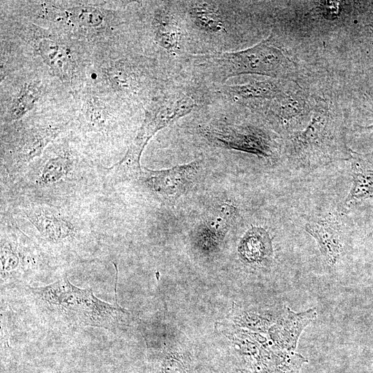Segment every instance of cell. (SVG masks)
<instances>
[{"mask_svg": "<svg viewBox=\"0 0 373 373\" xmlns=\"http://www.w3.org/2000/svg\"><path fill=\"white\" fill-rule=\"evenodd\" d=\"M110 200L90 204L55 205L20 198L1 199L19 228L60 271L99 261L108 242Z\"/></svg>", "mask_w": 373, "mask_h": 373, "instance_id": "obj_1", "label": "cell"}, {"mask_svg": "<svg viewBox=\"0 0 373 373\" xmlns=\"http://www.w3.org/2000/svg\"><path fill=\"white\" fill-rule=\"evenodd\" d=\"M104 168L68 131L52 142L10 184L1 199L20 198L55 205L93 203L108 196Z\"/></svg>", "mask_w": 373, "mask_h": 373, "instance_id": "obj_2", "label": "cell"}, {"mask_svg": "<svg viewBox=\"0 0 373 373\" xmlns=\"http://www.w3.org/2000/svg\"><path fill=\"white\" fill-rule=\"evenodd\" d=\"M1 297L46 327L64 332L93 327L116 333L132 319L129 311L99 298L91 288L74 285L66 271L49 283L25 286Z\"/></svg>", "mask_w": 373, "mask_h": 373, "instance_id": "obj_3", "label": "cell"}, {"mask_svg": "<svg viewBox=\"0 0 373 373\" xmlns=\"http://www.w3.org/2000/svg\"><path fill=\"white\" fill-rule=\"evenodd\" d=\"M352 151L346 143L343 121L321 97L316 99L308 124L288 135L285 146L290 164L307 171L349 160Z\"/></svg>", "mask_w": 373, "mask_h": 373, "instance_id": "obj_4", "label": "cell"}, {"mask_svg": "<svg viewBox=\"0 0 373 373\" xmlns=\"http://www.w3.org/2000/svg\"><path fill=\"white\" fill-rule=\"evenodd\" d=\"M1 296L23 287L57 279L66 271L54 268L36 243L8 211H0Z\"/></svg>", "mask_w": 373, "mask_h": 373, "instance_id": "obj_5", "label": "cell"}, {"mask_svg": "<svg viewBox=\"0 0 373 373\" xmlns=\"http://www.w3.org/2000/svg\"><path fill=\"white\" fill-rule=\"evenodd\" d=\"M69 121L41 120L6 124L1 133V186L11 183L32 161L61 135Z\"/></svg>", "mask_w": 373, "mask_h": 373, "instance_id": "obj_6", "label": "cell"}, {"mask_svg": "<svg viewBox=\"0 0 373 373\" xmlns=\"http://www.w3.org/2000/svg\"><path fill=\"white\" fill-rule=\"evenodd\" d=\"M195 58L200 66L209 68L220 81L240 75L256 74L272 79L288 77L293 63L272 42V36L245 50L218 52Z\"/></svg>", "mask_w": 373, "mask_h": 373, "instance_id": "obj_7", "label": "cell"}, {"mask_svg": "<svg viewBox=\"0 0 373 373\" xmlns=\"http://www.w3.org/2000/svg\"><path fill=\"white\" fill-rule=\"evenodd\" d=\"M205 137L226 149L256 155L274 160L278 144L268 131L253 126L214 124L204 129Z\"/></svg>", "mask_w": 373, "mask_h": 373, "instance_id": "obj_8", "label": "cell"}, {"mask_svg": "<svg viewBox=\"0 0 373 373\" xmlns=\"http://www.w3.org/2000/svg\"><path fill=\"white\" fill-rule=\"evenodd\" d=\"M200 170L201 163L198 160L166 169H144L139 178L132 182H137L157 199L173 202L192 188Z\"/></svg>", "mask_w": 373, "mask_h": 373, "instance_id": "obj_9", "label": "cell"}, {"mask_svg": "<svg viewBox=\"0 0 373 373\" xmlns=\"http://www.w3.org/2000/svg\"><path fill=\"white\" fill-rule=\"evenodd\" d=\"M264 107L268 123L276 131L287 137L301 131L312 116L314 104L300 88H285L274 99L258 105Z\"/></svg>", "mask_w": 373, "mask_h": 373, "instance_id": "obj_10", "label": "cell"}, {"mask_svg": "<svg viewBox=\"0 0 373 373\" xmlns=\"http://www.w3.org/2000/svg\"><path fill=\"white\" fill-rule=\"evenodd\" d=\"M305 230L316 240L325 262L334 266L343 249L341 225L336 216L329 213L314 218L305 224Z\"/></svg>", "mask_w": 373, "mask_h": 373, "instance_id": "obj_11", "label": "cell"}, {"mask_svg": "<svg viewBox=\"0 0 373 373\" xmlns=\"http://www.w3.org/2000/svg\"><path fill=\"white\" fill-rule=\"evenodd\" d=\"M316 316L314 308L295 312L285 306L276 323L269 329L273 344L282 350L295 351L301 333Z\"/></svg>", "mask_w": 373, "mask_h": 373, "instance_id": "obj_12", "label": "cell"}, {"mask_svg": "<svg viewBox=\"0 0 373 373\" xmlns=\"http://www.w3.org/2000/svg\"><path fill=\"white\" fill-rule=\"evenodd\" d=\"M238 216L236 207L223 202L211 209L195 229V240L200 247L213 249L222 241Z\"/></svg>", "mask_w": 373, "mask_h": 373, "instance_id": "obj_13", "label": "cell"}, {"mask_svg": "<svg viewBox=\"0 0 373 373\" xmlns=\"http://www.w3.org/2000/svg\"><path fill=\"white\" fill-rule=\"evenodd\" d=\"M349 161L352 185L344 200L346 209H352L373 198V151L359 153L352 150Z\"/></svg>", "mask_w": 373, "mask_h": 373, "instance_id": "obj_14", "label": "cell"}, {"mask_svg": "<svg viewBox=\"0 0 373 373\" xmlns=\"http://www.w3.org/2000/svg\"><path fill=\"white\" fill-rule=\"evenodd\" d=\"M280 79L253 80L244 84L229 85L222 88V93L236 102L254 103L257 106L276 97L285 88Z\"/></svg>", "mask_w": 373, "mask_h": 373, "instance_id": "obj_15", "label": "cell"}, {"mask_svg": "<svg viewBox=\"0 0 373 373\" xmlns=\"http://www.w3.org/2000/svg\"><path fill=\"white\" fill-rule=\"evenodd\" d=\"M238 251L240 258L247 264L264 263L273 254L271 240L268 232L262 227H251L242 238Z\"/></svg>", "mask_w": 373, "mask_h": 373, "instance_id": "obj_16", "label": "cell"}, {"mask_svg": "<svg viewBox=\"0 0 373 373\" xmlns=\"http://www.w3.org/2000/svg\"><path fill=\"white\" fill-rule=\"evenodd\" d=\"M157 44L169 52H179L182 46V32L175 15L168 8L158 9L153 21Z\"/></svg>", "mask_w": 373, "mask_h": 373, "instance_id": "obj_17", "label": "cell"}, {"mask_svg": "<svg viewBox=\"0 0 373 373\" xmlns=\"http://www.w3.org/2000/svg\"><path fill=\"white\" fill-rule=\"evenodd\" d=\"M42 91L39 82H30L24 84L15 94L9 108L1 116L3 124H11L29 112L39 100Z\"/></svg>", "mask_w": 373, "mask_h": 373, "instance_id": "obj_18", "label": "cell"}, {"mask_svg": "<svg viewBox=\"0 0 373 373\" xmlns=\"http://www.w3.org/2000/svg\"><path fill=\"white\" fill-rule=\"evenodd\" d=\"M188 8L189 18L201 30L216 33L224 29V23L216 2L191 1Z\"/></svg>", "mask_w": 373, "mask_h": 373, "instance_id": "obj_19", "label": "cell"}, {"mask_svg": "<svg viewBox=\"0 0 373 373\" xmlns=\"http://www.w3.org/2000/svg\"><path fill=\"white\" fill-rule=\"evenodd\" d=\"M38 50L52 72L60 78H65L70 60L69 49L59 41L47 38L39 41Z\"/></svg>", "mask_w": 373, "mask_h": 373, "instance_id": "obj_20", "label": "cell"}, {"mask_svg": "<svg viewBox=\"0 0 373 373\" xmlns=\"http://www.w3.org/2000/svg\"><path fill=\"white\" fill-rule=\"evenodd\" d=\"M66 15L73 23L84 27H96L104 20L101 10L93 7H78L69 9Z\"/></svg>", "mask_w": 373, "mask_h": 373, "instance_id": "obj_21", "label": "cell"}, {"mask_svg": "<svg viewBox=\"0 0 373 373\" xmlns=\"http://www.w3.org/2000/svg\"><path fill=\"white\" fill-rule=\"evenodd\" d=\"M318 6L319 13L328 20H333L338 17L341 12V3L338 1H320Z\"/></svg>", "mask_w": 373, "mask_h": 373, "instance_id": "obj_22", "label": "cell"}, {"mask_svg": "<svg viewBox=\"0 0 373 373\" xmlns=\"http://www.w3.org/2000/svg\"><path fill=\"white\" fill-rule=\"evenodd\" d=\"M365 26L368 28L370 31V35L373 41V9L371 10L366 17V24Z\"/></svg>", "mask_w": 373, "mask_h": 373, "instance_id": "obj_23", "label": "cell"}, {"mask_svg": "<svg viewBox=\"0 0 373 373\" xmlns=\"http://www.w3.org/2000/svg\"><path fill=\"white\" fill-rule=\"evenodd\" d=\"M366 97L367 99V102L371 107L372 111L373 113V97L370 94L366 95ZM359 128L363 131H373V124L369 126H360Z\"/></svg>", "mask_w": 373, "mask_h": 373, "instance_id": "obj_24", "label": "cell"}, {"mask_svg": "<svg viewBox=\"0 0 373 373\" xmlns=\"http://www.w3.org/2000/svg\"><path fill=\"white\" fill-rule=\"evenodd\" d=\"M200 373H218V372L213 370H206V371L201 372Z\"/></svg>", "mask_w": 373, "mask_h": 373, "instance_id": "obj_25", "label": "cell"}, {"mask_svg": "<svg viewBox=\"0 0 373 373\" xmlns=\"http://www.w3.org/2000/svg\"><path fill=\"white\" fill-rule=\"evenodd\" d=\"M237 373H251V372L245 370H240Z\"/></svg>", "mask_w": 373, "mask_h": 373, "instance_id": "obj_26", "label": "cell"}]
</instances>
